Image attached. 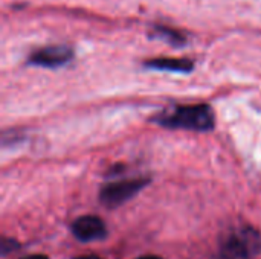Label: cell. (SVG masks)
Wrapping results in <instances>:
<instances>
[{"label":"cell","mask_w":261,"mask_h":259,"mask_svg":"<svg viewBox=\"0 0 261 259\" xmlns=\"http://www.w3.org/2000/svg\"><path fill=\"white\" fill-rule=\"evenodd\" d=\"M72 234L83 243L99 241L107 237V227L101 218L95 215H84L72 223Z\"/></svg>","instance_id":"cell-4"},{"label":"cell","mask_w":261,"mask_h":259,"mask_svg":"<svg viewBox=\"0 0 261 259\" xmlns=\"http://www.w3.org/2000/svg\"><path fill=\"white\" fill-rule=\"evenodd\" d=\"M75 259H101V258L93 256V255H87V256H80V258H75Z\"/></svg>","instance_id":"cell-10"},{"label":"cell","mask_w":261,"mask_h":259,"mask_svg":"<svg viewBox=\"0 0 261 259\" xmlns=\"http://www.w3.org/2000/svg\"><path fill=\"white\" fill-rule=\"evenodd\" d=\"M156 35L159 38H162V40H167L168 43H171L174 46L185 43V40H184V37L180 34H177V32H174L171 29H167V27H158L156 29Z\"/></svg>","instance_id":"cell-7"},{"label":"cell","mask_w":261,"mask_h":259,"mask_svg":"<svg viewBox=\"0 0 261 259\" xmlns=\"http://www.w3.org/2000/svg\"><path fill=\"white\" fill-rule=\"evenodd\" d=\"M145 66L158 70H171V72H180L187 73L193 70V63L190 60H180V58H158V60H150L145 63Z\"/></svg>","instance_id":"cell-6"},{"label":"cell","mask_w":261,"mask_h":259,"mask_svg":"<svg viewBox=\"0 0 261 259\" xmlns=\"http://www.w3.org/2000/svg\"><path fill=\"white\" fill-rule=\"evenodd\" d=\"M138 259H162L161 256H156V255H145V256H141Z\"/></svg>","instance_id":"cell-9"},{"label":"cell","mask_w":261,"mask_h":259,"mask_svg":"<svg viewBox=\"0 0 261 259\" xmlns=\"http://www.w3.org/2000/svg\"><path fill=\"white\" fill-rule=\"evenodd\" d=\"M21 259H49L46 255H29V256H24Z\"/></svg>","instance_id":"cell-8"},{"label":"cell","mask_w":261,"mask_h":259,"mask_svg":"<svg viewBox=\"0 0 261 259\" xmlns=\"http://www.w3.org/2000/svg\"><path fill=\"white\" fill-rule=\"evenodd\" d=\"M261 238L251 227H242L231 232L220 244L214 259H254L260 252Z\"/></svg>","instance_id":"cell-2"},{"label":"cell","mask_w":261,"mask_h":259,"mask_svg":"<svg viewBox=\"0 0 261 259\" xmlns=\"http://www.w3.org/2000/svg\"><path fill=\"white\" fill-rule=\"evenodd\" d=\"M73 58V50L67 46H49L35 50L29 56V64L40 67H60Z\"/></svg>","instance_id":"cell-5"},{"label":"cell","mask_w":261,"mask_h":259,"mask_svg":"<svg viewBox=\"0 0 261 259\" xmlns=\"http://www.w3.org/2000/svg\"><path fill=\"white\" fill-rule=\"evenodd\" d=\"M148 183L147 179H133V180H122L116 183H109L101 189L99 198L107 208H116L132 197H135L145 185Z\"/></svg>","instance_id":"cell-3"},{"label":"cell","mask_w":261,"mask_h":259,"mask_svg":"<svg viewBox=\"0 0 261 259\" xmlns=\"http://www.w3.org/2000/svg\"><path fill=\"white\" fill-rule=\"evenodd\" d=\"M156 122L167 128L208 131L214 127V113L206 104L177 105L161 113L156 118Z\"/></svg>","instance_id":"cell-1"}]
</instances>
